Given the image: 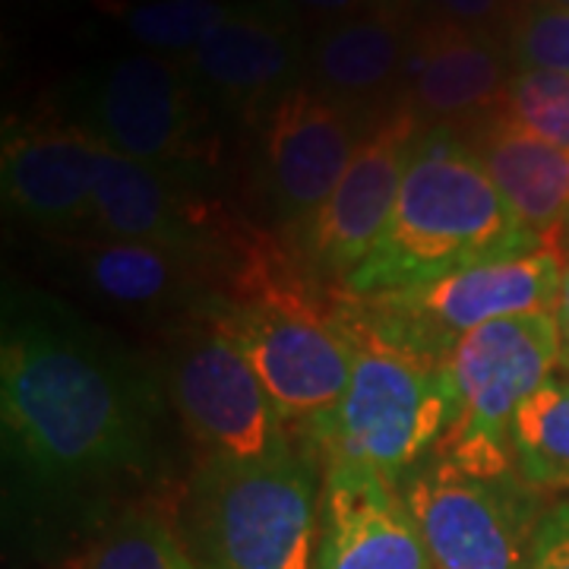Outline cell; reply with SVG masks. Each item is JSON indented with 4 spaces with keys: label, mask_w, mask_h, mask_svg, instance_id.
<instances>
[{
    "label": "cell",
    "mask_w": 569,
    "mask_h": 569,
    "mask_svg": "<svg viewBox=\"0 0 569 569\" xmlns=\"http://www.w3.org/2000/svg\"><path fill=\"white\" fill-rule=\"evenodd\" d=\"M190 3H224V0H190Z\"/></svg>",
    "instance_id": "30"
},
{
    "label": "cell",
    "mask_w": 569,
    "mask_h": 569,
    "mask_svg": "<svg viewBox=\"0 0 569 569\" xmlns=\"http://www.w3.org/2000/svg\"><path fill=\"white\" fill-rule=\"evenodd\" d=\"M313 284L279 272L247 298L222 295L203 317L244 355L301 449L332 418L355 370L336 298L323 305Z\"/></svg>",
    "instance_id": "4"
},
{
    "label": "cell",
    "mask_w": 569,
    "mask_h": 569,
    "mask_svg": "<svg viewBox=\"0 0 569 569\" xmlns=\"http://www.w3.org/2000/svg\"><path fill=\"white\" fill-rule=\"evenodd\" d=\"M317 569H430L399 488L370 468L326 466Z\"/></svg>",
    "instance_id": "17"
},
{
    "label": "cell",
    "mask_w": 569,
    "mask_h": 569,
    "mask_svg": "<svg viewBox=\"0 0 569 569\" xmlns=\"http://www.w3.org/2000/svg\"><path fill=\"white\" fill-rule=\"evenodd\" d=\"M563 361L557 310L478 326L449 351L456 411L433 456L468 475H509L512 421Z\"/></svg>",
    "instance_id": "7"
},
{
    "label": "cell",
    "mask_w": 569,
    "mask_h": 569,
    "mask_svg": "<svg viewBox=\"0 0 569 569\" xmlns=\"http://www.w3.org/2000/svg\"><path fill=\"white\" fill-rule=\"evenodd\" d=\"M427 13L440 20L459 22L481 36L507 41V32L522 0H425Z\"/></svg>",
    "instance_id": "26"
},
{
    "label": "cell",
    "mask_w": 569,
    "mask_h": 569,
    "mask_svg": "<svg viewBox=\"0 0 569 569\" xmlns=\"http://www.w3.org/2000/svg\"><path fill=\"white\" fill-rule=\"evenodd\" d=\"M284 3H288L291 10H298V13L313 17L320 26H329V22L348 20V17L361 13V10L380 3V0H284Z\"/></svg>",
    "instance_id": "28"
},
{
    "label": "cell",
    "mask_w": 569,
    "mask_h": 569,
    "mask_svg": "<svg viewBox=\"0 0 569 569\" xmlns=\"http://www.w3.org/2000/svg\"><path fill=\"white\" fill-rule=\"evenodd\" d=\"M92 228L108 238L178 250L209 269L222 266L231 279L257 250L241 241L228 212L193 181V171L140 162L104 146L92 183Z\"/></svg>",
    "instance_id": "10"
},
{
    "label": "cell",
    "mask_w": 569,
    "mask_h": 569,
    "mask_svg": "<svg viewBox=\"0 0 569 569\" xmlns=\"http://www.w3.org/2000/svg\"><path fill=\"white\" fill-rule=\"evenodd\" d=\"M164 377L51 291L3 284L7 509L92 535L164 466Z\"/></svg>",
    "instance_id": "1"
},
{
    "label": "cell",
    "mask_w": 569,
    "mask_h": 569,
    "mask_svg": "<svg viewBox=\"0 0 569 569\" xmlns=\"http://www.w3.org/2000/svg\"><path fill=\"white\" fill-rule=\"evenodd\" d=\"M545 241L516 219L466 133L427 127L383 234L346 279L348 295H387Z\"/></svg>",
    "instance_id": "2"
},
{
    "label": "cell",
    "mask_w": 569,
    "mask_h": 569,
    "mask_svg": "<svg viewBox=\"0 0 569 569\" xmlns=\"http://www.w3.org/2000/svg\"><path fill=\"white\" fill-rule=\"evenodd\" d=\"M557 323H560L563 365L569 367V266L563 269V284H560V301H557Z\"/></svg>",
    "instance_id": "29"
},
{
    "label": "cell",
    "mask_w": 569,
    "mask_h": 569,
    "mask_svg": "<svg viewBox=\"0 0 569 569\" xmlns=\"http://www.w3.org/2000/svg\"><path fill=\"white\" fill-rule=\"evenodd\" d=\"M512 459L535 488L569 490V383L548 380L512 421Z\"/></svg>",
    "instance_id": "22"
},
{
    "label": "cell",
    "mask_w": 569,
    "mask_h": 569,
    "mask_svg": "<svg viewBox=\"0 0 569 569\" xmlns=\"http://www.w3.org/2000/svg\"><path fill=\"white\" fill-rule=\"evenodd\" d=\"M503 48L512 70H548L569 77V7L522 0Z\"/></svg>",
    "instance_id": "25"
},
{
    "label": "cell",
    "mask_w": 569,
    "mask_h": 569,
    "mask_svg": "<svg viewBox=\"0 0 569 569\" xmlns=\"http://www.w3.org/2000/svg\"><path fill=\"white\" fill-rule=\"evenodd\" d=\"M550 3H557V7H569V0H550Z\"/></svg>",
    "instance_id": "31"
},
{
    "label": "cell",
    "mask_w": 569,
    "mask_h": 569,
    "mask_svg": "<svg viewBox=\"0 0 569 569\" xmlns=\"http://www.w3.org/2000/svg\"><path fill=\"white\" fill-rule=\"evenodd\" d=\"M512 63L490 36L440 17H421L411 29L399 99L427 127L468 133L503 102Z\"/></svg>",
    "instance_id": "14"
},
{
    "label": "cell",
    "mask_w": 569,
    "mask_h": 569,
    "mask_svg": "<svg viewBox=\"0 0 569 569\" xmlns=\"http://www.w3.org/2000/svg\"><path fill=\"white\" fill-rule=\"evenodd\" d=\"M526 569H569V497L541 516Z\"/></svg>",
    "instance_id": "27"
},
{
    "label": "cell",
    "mask_w": 569,
    "mask_h": 569,
    "mask_svg": "<svg viewBox=\"0 0 569 569\" xmlns=\"http://www.w3.org/2000/svg\"><path fill=\"white\" fill-rule=\"evenodd\" d=\"M415 17L408 0H380L348 20L320 26L307 44V86L365 111L399 92Z\"/></svg>",
    "instance_id": "19"
},
{
    "label": "cell",
    "mask_w": 569,
    "mask_h": 569,
    "mask_svg": "<svg viewBox=\"0 0 569 569\" xmlns=\"http://www.w3.org/2000/svg\"><path fill=\"white\" fill-rule=\"evenodd\" d=\"M102 142L82 127H13L3 137V206L39 231L70 234L92 224V183Z\"/></svg>",
    "instance_id": "16"
},
{
    "label": "cell",
    "mask_w": 569,
    "mask_h": 569,
    "mask_svg": "<svg viewBox=\"0 0 569 569\" xmlns=\"http://www.w3.org/2000/svg\"><path fill=\"white\" fill-rule=\"evenodd\" d=\"M563 266L553 247L519 257L481 260L443 279L387 295H336L339 313L365 332L447 361L456 342L478 326L557 310Z\"/></svg>",
    "instance_id": "6"
},
{
    "label": "cell",
    "mask_w": 569,
    "mask_h": 569,
    "mask_svg": "<svg viewBox=\"0 0 569 569\" xmlns=\"http://www.w3.org/2000/svg\"><path fill=\"white\" fill-rule=\"evenodd\" d=\"M307 449L263 466H200L181 535L197 569H317L323 481Z\"/></svg>",
    "instance_id": "3"
},
{
    "label": "cell",
    "mask_w": 569,
    "mask_h": 569,
    "mask_svg": "<svg viewBox=\"0 0 569 569\" xmlns=\"http://www.w3.org/2000/svg\"><path fill=\"white\" fill-rule=\"evenodd\" d=\"M399 493L421 531L430 569H526L529 563L541 512L535 485L519 468L481 478L427 456Z\"/></svg>",
    "instance_id": "9"
},
{
    "label": "cell",
    "mask_w": 569,
    "mask_h": 569,
    "mask_svg": "<svg viewBox=\"0 0 569 569\" xmlns=\"http://www.w3.org/2000/svg\"><path fill=\"white\" fill-rule=\"evenodd\" d=\"M367 123L361 111L295 86L266 111L260 133V190L266 209L284 231L301 224L339 187Z\"/></svg>",
    "instance_id": "13"
},
{
    "label": "cell",
    "mask_w": 569,
    "mask_h": 569,
    "mask_svg": "<svg viewBox=\"0 0 569 569\" xmlns=\"http://www.w3.org/2000/svg\"><path fill=\"white\" fill-rule=\"evenodd\" d=\"M67 569H197L181 529L149 507H127L70 557Z\"/></svg>",
    "instance_id": "21"
},
{
    "label": "cell",
    "mask_w": 569,
    "mask_h": 569,
    "mask_svg": "<svg viewBox=\"0 0 569 569\" xmlns=\"http://www.w3.org/2000/svg\"><path fill=\"white\" fill-rule=\"evenodd\" d=\"M20 3H41V0H20Z\"/></svg>",
    "instance_id": "32"
},
{
    "label": "cell",
    "mask_w": 569,
    "mask_h": 569,
    "mask_svg": "<svg viewBox=\"0 0 569 569\" xmlns=\"http://www.w3.org/2000/svg\"><path fill=\"white\" fill-rule=\"evenodd\" d=\"M61 260L80 291L130 317L190 313L203 320L222 298L219 288L206 284L209 266L156 244L108 234L63 238Z\"/></svg>",
    "instance_id": "15"
},
{
    "label": "cell",
    "mask_w": 569,
    "mask_h": 569,
    "mask_svg": "<svg viewBox=\"0 0 569 569\" xmlns=\"http://www.w3.org/2000/svg\"><path fill=\"white\" fill-rule=\"evenodd\" d=\"M425 133L406 104L380 111L358 142L339 187L291 238L298 263L313 282H342L383 234Z\"/></svg>",
    "instance_id": "12"
},
{
    "label": "cell",
    "mask_w": 569,
    "mask_h": 569,
    "mask_svg": "<svg viewBox=\"0 0 569 569\" xmlns=\"http://www.w3.org/2000/svg\"><path fill=\"white\" fill-rule=\"evenodd\" d=\"M339 323L355 342L351 383L332 418L305 449L326 466L348 462L370 468L387 485L402 488L408 475L433 456L452 421L456 392L447 361L383 342L348 323L342 313Z\"/></svg>",
    "instance_id": "5"
},
{
    "label": "cell",
    "mask_w": 569,
    "mask_h": 569,
    "mask_svg": "<svg viewBox=\"0 0 569 569\" xmlns=\"http://www.w3.org/2000/svg\"><path fill=\"white\" fill-rule=\"evenodd\" d=\"M466 137L516 219L550 247L569 219V149L538 140L500 114Z\"/></svg>",
    "instance_id": "20"
},
{
    "label": "cell",
    "mask_w": 569,
    "mask_h": 569,
    "mask_svg": "<svg viewBox=\"0 0 569 569\" xmlns=\"http://www.w3.org/2000/svg\"><path fill=\"white\" fill-rule=\"evenodd\" d=\"M183 63L203 99L266 118L272 104L301 86L298 77L307 67V44L279 13L234 7V13Z\"/></svg>",
    "instance_id": "18"
},
{
    "label": "cell",
    "mask_w": 569,
    "mask_h": 569,
    "mask_svg": "<svg viewBox=\"0 0 569 569\" xmlns=\"http://www.w3.org/2000/svg\"><path fill=\"white\" fill-rule=\"evenodd\" d=\"M497 114L538 140L569 149V77L548 70H512Z\"/></svg>",
    "instance_id": "24"
},
{
    "label": "cell",
    "mask_w": 569,
    "mask_h": 569,
    "mask_svg": "<svg viewBox=\"0 0 569 569\" xmlns=\"http://www.w3.org/2000/svg\"><path fill=\"white\" fill-rule=\"evenodd\" d=\"M164 389L203 466H263L301 449L253 367L209 320L174 336Z\"/></svg>",
    "instance_id": "8"
},
{
    "label": "cell",
    "mask_w": 569,
    "mask_h": 569,
    "mask_svg": "<svg viewBox=\"0 0 569 569\" xmlns=\"http://www.w3.org/2000/svg\"><path fill=\"white\" fill-rule=\"evenodd\" d=\"M121 26L142 51L187 61L234 7L231 3H190V0H130L123 3Z\"/></svg>",
    "instance_id": "23"
},
{
    "label": "cell",
    "mask_w": 569,
    "mask_h": 569,
    "mask_svg": "<svg viewBox=\"0 0 569 569\" xmlns=\"http://www.w3.org/2000/svg\"><path fill=\"white\" fill-rule=\"evenodd\" d=\"M203 102L187 63L133 51L89 80L80 127L104 149L197 174L206 159Z\"/></svg>",
    "instance_id": "11"
}]
</instances>
